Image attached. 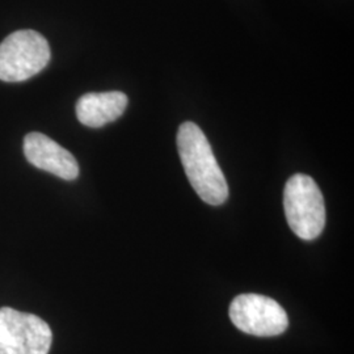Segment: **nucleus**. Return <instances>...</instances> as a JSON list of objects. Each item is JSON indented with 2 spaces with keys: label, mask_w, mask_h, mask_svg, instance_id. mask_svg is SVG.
<instances>
[{
  "label": "nucleus",
  "mask_w": 354,
  "mask_h": 354,
  "mask_svg": "<svg viewBox=\"0 0 354 354\" xmlns=\"http://www.w3.org/2000/svg\"><path fill=\"white\" fill-rule=\"evenodd\" d=\"M283 207L288 223L298 238L314 241L320 236L326 226V205L313 177L297 174L288 180Z\"/></svg>",
  "instance_id": "f03ea898"
},
{
  "label": "nucleus",
  "mask_w": 354,
  "mask_h": 354,
  "mask_svg": "<svg viewBox=\"0 0 354 354\" xmlns=\"http://www.w3.org/2000/svg\"><path fill=\"white\" fill-rule=\"evenodd\" d=\"M53 333L41 317L0 308V354H48Z\"/></svg>",
  "instance_id": "20e7f679"
},
{
  "label": "nucleus",
  "mask_w": 354,
  "mask_h": 354,
  "mask_svg": "<svg viewBox=\"0 0 354 354\" xmlns=\"http://www.w3.org/2000/svg\"><path fill=\"white\" fill-rule=\"evenodd\" d=\"M50 61V46L36 30L13 32L0 44V80L17 83L42 71Z\"/></svg>",
  "instance_id": "7ed1b4c3"
},
{
  "label": "nucleus",
  "mask_w": 354,
  "mask_h": 354,
  "mask_svg": "<svg viewBox=\"0 0 354 354\" xmlns=\"http://www.w3.org/2000/svg\"><path fill=\"white\" fill-rule=\"evenodd\" d=\"M127 102V95L118 91L86 93L76 102V117L84 127H102L118 120L125 112Z\"/></svg>",
  "instance_id": "0eeeda50"
},
{
  "label": "nucleus",
  "mask_w": 354,
  "mask_h": 354,
  "mask_svg": "<svg viewBox=\"0 0 354 354\" xmlns=\"http://www.w3.org/2000/svg\"><path fill=\"white\" fill-rule=\"evenodd\" d=\"M177 150L190 185L209 205H222L227 200L228 185L215 159L213 149L194 122H184L177 131Z\"/></svg>",
  "instance_id": "f257e3e1"
},
{
  "label": "nucleus",
  "mask_w": 354,
  "mask_h": 354,
  "mask_svg": "<svg viewBox=\"0 0 354 354\" xmlns=\"http://www.w3.org/2000/svg\"><path fill=\"white\" fill-rule=\"evenodd\" d=\"M24 153L30 165L64 180L79 176L75 156L55 140L41 133H29L24 138Z\"/></svg>",
  "instance_id": "423d86ee"
},
{
  "label": "nucleus",
  "mask_w": 354,
  "mask_h": 354,
  "mask_svg": "<svg viewBox=\"0 0 354 354\" xmlns=\"http://www.w3.org/2000/svg\"><path fill=\"white\" fill-rule=\"evenodd\" d=\"M228 314L236 328L259 337L279 336L289 327L286 311L266 295H238L231 302Z\"/></svg>",
  "instance_id": "39448f33"
}]
</instances>
